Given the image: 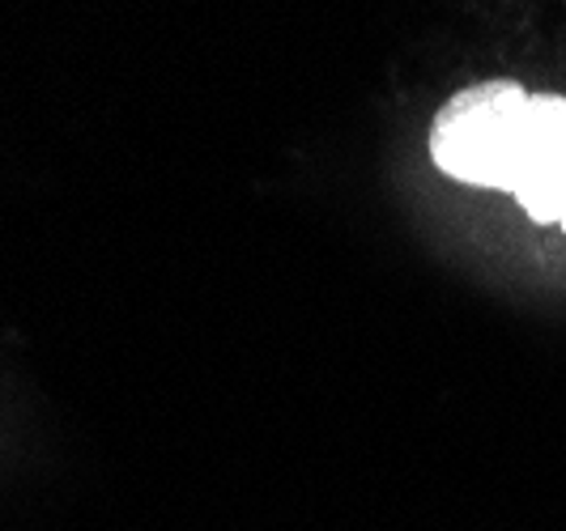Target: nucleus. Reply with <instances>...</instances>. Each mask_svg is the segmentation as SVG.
I'll use <instances>...</instances> for the list:
<instances>
[{
  "label": "nucleus",
  "mask_w": 566,
  "mask_h": 531,
  "mask_svg": "<svg viewBox=\"0 0 566 531\" xmlns=\"http://www.w3.org/2000/svg\"><path fill=\"white\" fill-rule=\"evenodd\" d=\"M511 197L541 225L566 217V98L558 94L528 98V124Z\"/></svg>",
  "instance_id": "nucleus-2"
},
{
  "label": "nucleus",
  "mask_w": 566,
  "mask_h": 531,
  "mask_svg": "<svg viewBox=\"0 0 566 531\" xmlns=\"http://www.w3.org/2000/svg\"><path fill=\"white\" fill-rule=\"evenodd\" d=\"M563 230H566V217H563Z\"/></svg>",
  "instance_id": "nucleus-3"
},
{
  "label": "nucleus",
  "mask_w": 566,
  "mask_h": 531,
  "mask_svg": "<svg viewBox=\"0 0 566 531\" xmlns=\"http://www.w3.org/2000/svg\"><path fill=\"white\" fill-rule=\"evenodd\" d=\"M528 98L520 82H478L452 94L430 128V158L448 179L511 192L520 170V145L528 124Z\"/></svg>",
  "instance_id": "nucleus-1"
}]
</instances>
